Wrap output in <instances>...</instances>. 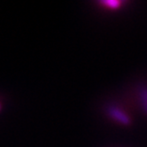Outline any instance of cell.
Returning a JSON list of instances; mask_svg holds the SVG:
<instances>
[{"mask_svg": "<svg viewBox=\"0 0 147 147\" xmlns=\"http://www.w3.org/2000/svg\"><path fill=\"white\" fill-rule=\"evenodd\" d=\"M108 114L110 115V116L113 120L117 121L118 122H120V123H121L123 125H129V124H130L129 117L124 112L120 110L119 108L113 107H110L108 109Z\"/></svg>", "mask_w": 147, "mask_h": 147, "instance_id": "1", "label": "cell"}, {"mask_svg": "<svg viewBox=\"0 0 147 147\" xmlns=\"http://www.w3.org/2000/svg\"><path fill=\"white\" fill-rule=\"evenodd\" d=\"M140 103L144 112L147 114V88L140 90Z\"/></svg>", "mask_w": 147, "mask_h": 147, "instance_id": "2", "label": "cell"}, {"mask_svg": "<svg viewBox=\"0 0 147 147\" xmlns=\"http://www.w3.org/2000/svg\"><path fill=\"white\" fill-rule=\"evenodd\" d=\"M101 4L105 6L112 9H117L120 7L121 2L120 1H115V0H107V1H102Z\"/></svg>", "mask_w": 147, "mask_h": 147, "instance_id": "3", "label": "cell"}]
</instances>
